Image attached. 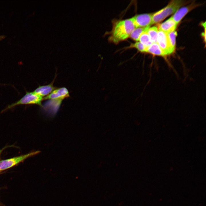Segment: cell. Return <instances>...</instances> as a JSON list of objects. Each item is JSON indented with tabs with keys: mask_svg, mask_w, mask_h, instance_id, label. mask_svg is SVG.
I'll use <instances>...</instances> for the list:
<instances>
[{
	"mask_svg": "<svg viewBox=\"0 0 206 206\" xmlns=\"http://www.w3.org/2000/svg\"><path fill=\"white\" fill-rule=\"evenodd\" d=\"M135 27L130 18L117 20L114 23L108 39L117 44L130 37Z\"/></svg>",
	"mask_w": 206,
	"mask_h": 206,
	"instance_id": "1",
	"label": "cell"
},
{
	"mask_svg": "<svg viewBox=\"0 0 206 206\" xmlns=\"http://www.w3.org/2000/svg\"><path fill=\"white\" fill-rule=\"evenodd\" d=\"M187 3L185 1L173 0L165 7L153 14L152 24L159 23L167 17L176 11L181 6Z\"/></svg>",
	"mask_w": 206,
	"mask_h": 206,
	"instance_id": "2",
	"label": "cell"
},
{
	"mask_svg": "<svg viewBox=\"0 0 206 206\" xmlns=\"http://www.w3.org/2000/svg\"><path fill=\"white\" fill-rule=\"evenodd\" d=\"M43 98L33 92H26L25 94L20 100L8 105L3 110V112L7 110L12 108L15 106L20 105L35 104L42 106L41 101L43 100Z\"/></svg>",
	"mask_w": 206,
	"mask_h": 206,
	"instance_id": "3",
	"label": "cell"
},
{
	"mask_svg": "<svg viewBox=\"0 0 206 206\" xmlns=\"http://www.w3.org/2000/svg\"><path fill=\"white\" fill-rule=\"evenodd\" d=\"M40 152L37 150L28 154L0 161V172L11 168L23 161L27 159Z\"/></svg>",
	"mask_w": 206,
	"mask_h": 206,
	"instance_id": "4",
	"label": "cell"
},
{
	"mask_svg": "<svg viewBox=\"0 0 206 206\" xmlns=\"http://www.w3.org/2000/svg\"><path fill=\"white\" fill-rule=\"evenodd\" d=\"M152 15L151 13L139 14L130 18L135 28L150 26L152 24Z\"/></svg>",
	"mask_w": 206,
	"mask_h": 206,
	"instance_id": "5",
	"label": "cell"
},
{
	"mask_svg": "<svg viewBox=\"0 0 206 206\" xmlns=\"http://www.w3.org/2000/svg\"><path fill=\"white\" fill-rule=\"evenodd\" d=\"M157 43L163 51L165 56L169 55L173 52L170 45L167 33L159 30Z\"/></svg>",
	"mask_w": 206,
	"mask_h": 206,
	"instance_id": "6",
	"label": "cell"
},
{
	"mask_svg": "<svg viewBox=\"0 0 206 206\" xmlns=\"http://www.w3.org/2000/svg\"><path fill=\"white\" fill-rule=\"evenodd\" d=\"M70 97L69 91L65 87L56 89L48 95L43 98V100H61Z\"/></svg>",
	"mask_w": 206,
	"mask_h": 206,
	"instance_id": "7",
	"label": "cell"
},
{
	"mask_svg": "<svg viewBox=\"0 0 206 206\" xmlns=\"http://www.w3.org/2000/svg\"><path fill=\"white\" fill-rule=\"evenodd\" d=\"M197 5L192 4L182 7L178 10L171 17L174 21L178 24L185 15Z\"/></svg>",
	"mask_w": 206,
	"mask_h": 206,
	"instance_id": "8",
	"label": "cell"
},
{
	"mask_svg": "<svg viewBox=\"0 0 206 206\" xmlns=\"http://www.w3.org/2000/svg\"><path fill=\"white\" fill-rule=\"evenodd\" d=\"M47 101L44 106H49L51 107L44 108L46 109V110L49 112V115L52 116H54L57 113L61 104L62 100H49Z\"/></svg>",
	"mask_w": 206,
	"mask_h": 206,
	"instance_id": "9",
	"label": "cell"
},
{
	"mask_svg": "<svg viewBox=\"0 0 206 206\" xmlns=\"http://www.w3.org/2000/svg\"><path fill=\"white\" fill-rule=\"evenodd\" d=\"M54 81L49 84L39 86L33 92L42 97L48 95L56 88L53 85Z\"/></svg>",
	"mask_w": 206,
	"mask_h": 206,
	"instance_id": "10",
	"label": "cell"
},
{
	"mask_svg": "<svg viewBox=\"0 0 206 206\" xmlns=\"http://www.w3.org/2000/svg\"><path fill=\"white\" fill-rule=\"evenodd\" d=\"M177 24L171 17L159 25V30L168 33L175 31Z\"/></svg>",
	"mask_w": 206,
	"mask_h": 206,
	"instance_id": "11",
	"label": "cell"
},
{
	"mask_svg": "<svg viewBox=\"0 0 206 206\" xmlns=\"http://www.w3.org/2000/svg\"><path fill=\"white\" fill-rule=\"evenodd\" d=\"M146 52L153 55L164 56H165L163 50L157 43H153L147 47Z\"/></svg>",
	"mask_w": 206,
	"mask_h": 206,
	"instance_id": "12",
	"label": "cell"
},
{
	"mask_svg": "<svg viewBox=\"0 0 206 206\" xmlns=\"http://www.w3.org/2000/svg\"><path fill=\"white\" fill-rule=\"evenodd\" d=\"M150 26L135 28L131 33L130 37L136 41H138L141 35L146 31Z\"/></svg>",
	"mask_w": 206,
	"mask_h": 206,
	"instance_id": "13",
	"label": "cell"
},
{
	"mask_svg": "<svg viewBox=\"0 0 206 206\" xmlns=\"http://www.w3.org/2000/svg\"><path fill=\"white\" fill-rule=\"evenodd\" d=\"M138 41L146 47L149 46L153 43L146 31L141 35Z\"/></svg>",
	"mask_w": 206,
	"mask_h": 206,
	"instance_id": "14",
	"label": "cell"
},
{
	"mask_svg": "<svg viewBox=\"0 0 206 206\" xmlns=\"http://www.w3.org/2000/svg\"><path fill=\"white\" fill-rule=\"evenodd\" d=\"M158 29L156 26L150 27L146 32L150 37L153 43H157Z\"/></svg>",
	"mask_w": 206,
	"mask_h": 206,
	"instance_id": "15",
	"label": "cell"
},
{
	"mask_svg": "<svg viewBox=\"0 0 206 206\" xmlns=\"http://www.w3.org/2000/svg\"><path fill=\"white\" fill-rule=\"evenodd\" d=\"M168 40L171 47L173 51L175 49L176 46V38L177 33L175 31L167 33Z\"/></svg>",
	"mask_w": 206,
	"mask_h": 206,
	"instance_id": "16",
	"label": "cell"
},
{
	"mask_svg": "<svg viewBox=\"0 0 206 206\" xmlns=\"http://www.w3.org/2000/svg\"><path fill=\"white\" fill-rule=\"evenodd\" d=\"M147 47L140 41H137L130 44L128 48H135L141 52H146Z\"/></svg>",
	"mask_w": 206,
	"mask_h": 206,
	"instance_id": "17",
	"label": "cell"
},
{
	"mask_svg": "<svg viewBox=\"0 0 206 206\" xmlns=\"http://www.w3.org/2000/svg\"><path fill=\"white\" fill-rule=\"evenodd\" d=\"M5 37V36L4 35H0V41L4 39Z\"/></svg>",
	"mask_w": 206,
	"mask_h": 206,
	"instance_id": "18",
	"label": "cell"
},
{
	"mask_svg": "<svg viewBox=\"0 0 206 206\" xmlns=\"http://www.w3.org/2000/svg\"><path fill=\"white\" fill-rule=\"evenodd\" d=\"M7 146H5V147H4V148H3L2 149L0 150V156H1V153L2 152H3V150L5 148H7Z\"/></svg>",
	"mask_w": 206,
	"mask_h": 206,
	"instance_id": "19",
	"label": "cell"
},
{
	"mask_svg": "<svg viewBox=\"0 0 206 206\" xmlns=\"http://www.w3.org/2000/svg\"><path fill=\"white\" fill-rule=\"evenodd\" d=\"M190 162H191V161L189 160V161H188V163H190Z\"/></svg>",
	"mask_w": 206,
	"mask_h": 206,
	"instance_id": "20",
	"label": "cell"
},
{
	"mask_svg": "<svg viewBox=\"0 0 206 206\" xmlns=\"http://www.w3.org/2000/svg\"><path fill=\"white\" fill-rule=\"evenodd\" d=\"M0 174H1V173H0Z\"/></svg>",
	"mask_w": 206,
	"mask_h": 206,
	"instance_id": "21",
	"label": "cell"
},
{
	"mask_svg": "<svg viewBox=\"0 0 206 206\" xmlns=\"http://www.w3.org/2000/svg\"></svg>",
	"mask_w": 206,
	"mask_h": 206,
	"instance_id": "22",
	"label": "cell"
},
{
	"mask_svg": "<svg viewBox=\"0 0 206 206\" xmlns=\"http://www.w3.org/2000/svg\"></svg>",
	"mask_w": 206,
	"mask_h": 206,
	"instance_id": "23",
	"label": "cell"
}]
</instances>
